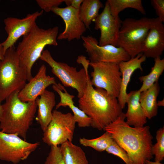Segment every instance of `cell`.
I'll return each mask as SVG.
<instances>
[{"instance_id": "31", "label": "cell", "mask_w": 164, "mask_h": 164, "mask_svg": "<svg viewBox=\"0 0 164 164\" xmlns=\"http://www.w3.org/2000/svg\"><path fill=\"white\" fill-rule=\"evenodd\" d=\"M151 5L155 9L158 18L163 23L164 22V0H151Z\"/></svg>"}, {"instance_id": "18", "label": "cell", "mask_w": 164, "mask_h": 164, "mask_svg": "<svg viewBox=\"0 0 164 164\" xmlns=\"http://www.w3.org/2000/svg\"><path fill=\"white\" fill-rule=\"evenodd\" d=\"M53 90L59 95L60 101L56 104V109L61 107H68L73 113V118L78 126L80 128L89 127L91 126V120L84 112L79 108L75 106L73 101L75 96L69 94L64 87L60 83L53 85Z\"/></svg>"}, {"instance_id": "35", "label": "cell", "mask_w": 164, "mask_h": 164, "mask_svg": "<svg viewBox=\"0 0 164 164\" xmlns=\"http://www.w3.org/2000/svg\"><path fill=\"white\" fill-rule=\"evenodd\" d=\"M157 105L158 106H163L164 105V99L161 101H159L157 102Z\"/></svg>"}, {"instance_id": "28", "label": "cell", "mask_w": 164, "mask_h": 164, "mask_svg": "<svg viewBox=\"0 0 164 164\" xmlns=\"http://www.w3.org/2000/svg\"><path fill=\"white\" fill-rule=\"evenodd\" d=\"M44 164H65L60 147L51 146Z\"/></svg>"}, {"instance_id": "19", "label": "cell", "mask_w": 164, "mask_h": 164, "mask_svg": "<svg viewBox=\"0 0 164 164\" xmlns=\"http://www.w3.org/2000/svg\"><path fill=\"white\" fill-rule=\"evenodd\" d=\"M140 92L139 90L127 93L126 103L128 109L125 113L126 122L134 127H142L147 122V117L139 101Z\"/></svg>"}, {"instance_id": "24", "label": "cell", "mask_w": 164, "mask_h": 164, "mask_svg": "<svg viewBox=\"0 0 164 164\" xmlns=\"http://www.w3.org/2000/svg\"><path fill=\"white\" fill-rule=\"evenodd\" d=\"M154 59V64L151 68V70L148 75L140 77L138 78L142 84L138 90L141 92L145 91L152 85L158 80L164 70V59L160 57Z\"/></svg>"}, {"instance_id": "11", "label": "cell", "mask_w": 164, "mask_h": 164, "mask_svg": "<svg viewBox=\"0 0 164 164\" xmlns=\"http://www.w3.org/2000/svg\"><path fill=\"white\" fill-rule=\"evenodd\" d=\"M81 38L91 62L118 63L131 58L121 48L110 44L99 45L97 39L91 36H82Z\"/></svg>"}, {"instance_id": "37", "label": "cell", "mask_w": 164, "mask_h": 164, "mask_svg": "<svg viewBox=\"0 0 164 164\" xmlns=\"http://www.w3.org/2000/svg\"></svg>"}, {"instance_id": "22", "label": "cell", "mask_w": 164, "mask_h": 164, "mask_svg": "<svg viewBox=\"0 0 164 164\" xmlns=\"http://www.w3.org/2000/svg\"><path fill=\"white\" fill-rule=\"evenodd\" d=\"M65 164H88L85 153L79 146L67 141L60 146Z\"/></svg>"}, {"instance_id": "10", "label": "cell", "mask_w": 164, "mask_h": 164, "mask_svg": "<svg viewBox=\"0 0 164 164\" xmlns=\"http://www.w3.org/2000/svg\"><path fill=\"white\" fill-rule=\"evenodd\" d=\"M39 144L28 142L17 134L0 130V159L17 164L26 159Z\"/></svg>"}, {"instance_id": "36", "label": "cell", "mask_w": 164, "mask_h": 164, "mask_svg": "<svg viewBox=\"0 0 164 164\" xmlns=\"http://www.w3.org/2000/svg\"><path fill=\"white\" fill-rule=\"evenodd\" d=\"M1 102L0 101V120L1 118L2 111V104H1Z\"/></svg>"}, {"instance_id": "2", "label": "cell", "mask_w": 164, "mask_h": 164, "mask_svg": "<svg viewBox=\"0 0 164 164\" xmlns=\"http://www.w3.org/2000/svg\"><path fill=\"white\" fill-rule=\"evenodd\" d=\"M78 103L79 108L91 118L90 126L100 131L104 130L123 112L118 98L109 95L103 89L94 88L90 76Z\"/></svg>"}, {"instance_id": "23", "label": "cell", "mask_w": 164, "mask_h": 164, "mask_svg": "<svg viewBox=\"0 0 164 164\" xmlns=\"http://www.w3.org/2000/svg\"><path fill=\"white\" fill-rule=\"evenodd\" d=\"M104 5L99 0H83L79 9L80 18L87 29L98 16L99 10Z\"/></svg>"}, {"instance_id": "15", "label": "cell", "mask_w": 164, "mask_h": 164, "mask_svg": "<svg viewBox=\"0 0 164 164\" xmlns=\"http://www.w3.org/2000/svg\"><path fill=\"white\" fill-rule=\"evenodd\" d=\"M46 67L42 64L38 72L26 83L24 87L18 93V97L24 102H33L42 95L49 86L56 85L55 78L46 74Z\"/></svg>"}, {"instance_id": "20", "label": "cell", "mask_w": 164, "mask_h": 164, "mask_svg": "<svg viewBox=\"0 0 164 164\" xmlns=\"http://www.w3.org/2000/svg\"><path fill=\"white\" fill-rule=\"evenodd\" d=\"M40 96L35 101L38 108L36 120L43 132L51 120L56 98L54 93L47 90Z\"/></svg>"}, {"instance_id": "30", "label": "cell", "mask_w": 164, "mask_h": 164, "mask_svg": "<svg viewBox=\"0 0 164 164\" xmlns=\"http://www.w3.org/2000/svg\"><path fill=\"white\" fill-rule=\"evenodd\" d=\"M64 0H36L39 6L46 12L51 11L52 9L60 5Z\"/></svg>"}, {"instance_id": "29", "label": "cell", "mask_w": 164, "mask_h": 164, "mask_svg": "<svg viewBox=\"0 0 164 164\" xmlns=\"http://www.w3.org/2000/svg\"><path fill=\"white\" fill-rule=\"evenodd\" d=\"M105 151L121 159L125 164H130L129 156L126 151L113 140L111 143Z\"/></svg>"}, {"instance_id": "5", "label": "cell", "mask_w": 164, "mask_h": 164, "mask_svg": "<svg viewBox=\"0 0 164 164\" xmlns=\"http://www.w3.org/2000/svg\"><path fill=\"white\" fill-rule=\"evenodd\" d=\"M40 58L50 67L52 73L59 79L64 87L76 89L79 98L83 95L89 76L88 68L90 62L85 56H80L77 60V62L82 64L84 67L79 71L77 70L76 67L56 61L47 50L43 51Z\"/></svg>"}, {"instance_id": "9", "label": "cell", "mask_w": 164, "mask_h": 164, "mask_svg": "<svg viewBox=\"0 0 164 164\" xmlns=\"http://www.w3.org/2000/svg\"><path fill=\"white\" fill-rule=\"evenodd\" d=\"M93 71L91 73V83L95 88L105 90L108 94L118 98L121 81V73L118 63L91 62Z\"/></svg>"}, {"instance_id": "13", "label": "cell", "mask_w": 164, "mask_h": 164, "mask_svg": "<svg viewBox=\"0 0 164 164\" xmlns=\"http://www.w3.org/2000/svg\"><path fill=\"white\" fill-rule=\"evenodd\" d=\"M122 21L119 16L115 17L112 15L107 1L103 11L94 21L95 29L101 32L99 45L110 44L116 46Z\"/></svg>"}, {"instance_id": "8", "label": "cell", "mask_w": 164, "mask_h": 164, "mask_svg": "<svg viewBox=\"0 0 164 164\" xmlns=\"http://www.w3.org/2000/svg\"><path fill=\"white\" fill-rule=\"evenodd\" d=\"M76 122L70 112L53 111L51 120L43 132L42 140L50 146H58L68 141L72 142Z\"/></svg>"}, {"instance_id": "3", "label": "cell", "mask_w": 164, "mask_h": 164, "mask_svg": "<svg viewBox=\"0 0 164 164\" xmlns=\"http://www.w3.org/2000/svg\"><path fill=\"white\" fill-rule=\"evenodd\" d=\"M19 92H16L12 94L2 104L0 130L7 133L17 134L26 140L37 106L36 101H21L18 97Z\"/></svg>"}, {"instance_id": "12", "label": "cell", "mask_w": 164, "mask_h": 164, "mask_svg": "<svg viewBox=\"0 0 164 164\" xmlns=\"http://www.w3.org/2000/svg\"><path fill=\"white\" fill-rule=\"evenodd\" d=\"M43 12V10L40 12L37 11L28 14L22 19L10 17L4 19L5 29L8 36L1 44L5 53L8 49L14 46L15 44L21 36L27 35L31 31L36 24V20Z\"/></svg>"}, {"instance_id": "25", "label": "cell", "mask_w": 164, "mask_h": 164, "mask_svg": "<svg viewBox=\"0 0 164 164\" xmlns=\"http://www.w3.org/2000/svg\"><path fill=\"white\" fill-rule=\"evenodd\" d=\"M111 14L114 17L119 16V13L127 8L135 9L143 15L145 11L141 0H108Z\"/></svg>"}, {"instance_id": "16", "label": "cell", "mask_w": 164, "mask_h": 164, "mask_svg": "<svg viewBox=\"0 0 164 164\" xmlns=\"http://www.w3.org/2000/svg\"><path fill=\"white\" fill-rule=\"evenodd\" d=\"M164 50V25L158 17L153 18L141 53L146 58L160 57Z\"/></svg>"}, {"instance_id": "21", "label": "cell", "mask_w": 164, "mask_h": 164, "mask_svg": "<svg viewBox=\"0 0 164 164\" xmlns=\"http://www.w3.org/2000/svg\"><path fill=\"white\" fill-rule=\"evenodd\" d=\"M160 87L158 81L140 93L139 101L147 118L151 119L158 114L157 97Z\"/></svg>"}, {"instance_id": "4", "label": "cell", "mask_w": 164, "mask_h": 164, "mask_svg": "<svg viewBox=\"0 0 164 164\" xmlns=\"http://www.w3.org/2000/svg\"><path fill=\"white\" fill-rule=\"evenodd\" d=\"M58 32L59 27L57 26L45 29L39 28L36 23L31 31L23 36L22 41L18 44L16 50L19 55V64L24 71L28 81L33 77L32 67L40 58L45 47L58 45Z\"/></svg>"}, {"instance_id": "14", "label": "cell", "mask_w": 164, "mask_h": 164, "mask_svg": "<svg viewBox=\"0 0 164 164\" xmlns=\"http://www.w3.org/2000/svg\"><path fill=\"white\" fill-rule=\"evenodd\" d=\"M51 11L61 17L65 24L64 31L58 36L57 39H67L68 41L79 39L86 31V27L80 16L79 9L70 6L57 7L53 8Z\"/></svg>"}, {"instance_id": "33", "label": "cell", "mask_w": 164, "mask_h": 164, "mask_svg": "<svg viewBox=\"0 0 164 164\" xmlns=\"http://www.w3.org/2000/svg\"><path fill=\"white\" fill-rule=\"evenodd\" d=\"M5 53L3 47L1 44L0 43V60L3 59Z\"/></svg>"}, {"instance_id": "1", "label": "cell", "mask_w": 164, "mask_h": 164, "mask_svg": "<svg viewBox=\"0 0 164 164\" xmlns=\"http://www.w3.org/2000/svg\"><path fill=\"white\" fill-rule=\"evenodd\" d=\"M123 112L104 130L109 133L127 153L130 164H146L153 158L152 152L153 137L149 126L132 127L125 121Z\"/></svg>"}, {"instance_id": "32", "label": "cell", "mask_w": 164, "mask_h": 164, "mask_svg": "<svg viewBox=\"0 0 164 164\" xmlns=\"http://www.w3.org/2000/svg\"><path fill=\"white\" fill-rule=\"evenodd\" d=\"M83 0H64V2L67 6H70L77 9H79Z\"/></svg>"}, {"instance_id": "7", "label": "cell", "mask_w": 164, "mask_h": 164, "mask_svg": "<svg viewBox=\"0 0 164 164\" xmlns=\"http://www.w3.org/2000/svg\"><path fill=\"white\" fill-rule=\"evenodd\" d=\"M153 18L136 19L128 18L122 21L116 46L122 48L131 58L141 53Z\"/></svg>"}, {"instance_id": "17", "label": "cell", "mask_w": 164, "mask_h": 164, "mask_svg": "<svg viewBox=\"0 0 164 164\" xmlns=\"http://www.w3.org/2000/svg\"><path fill=\"white\" fill-rule=\"evenodd\" d=\"M146 58L142 53H140L135 57L131 58L127 61H122L118 63L121 73V81L118 99L122 109L124 108L126 104L127 90L131 76L136 70L139 69L141 71H143L142 64L146 60Z\"/></svg>"}, {"instance_id": "34", "label": "cell", "mask_w": 164, "mask_h": 164, "mask_svg": "<svg viewBox=\"0 0 164 164\" xmlns=\"http://www.w3.org/2000/svg\"><path fill=\"white\" fill-rule=\"evenodd\" d=\"M146 164H164L161 163V162L154 161L152 162L150 160H147L146 162Z\"/></svg>"}, {"instance_id": "26", "label": "cell", "mask_w": 164, "mask_h": 164, "mask_svg": "<svg viewBox=\"0 0 164 164\" xmlns=\"http://www.w3.org/2000/svg\"><path fill=\"white\" fill-rule=\"evenodd\" d=\"M113 139L111 134L106 132L102 135L97 138L88 139L80 138L79 142L85 147H91L99 152L105 151L111 143Z\"/></svg>"}, {"instance_id": "27", "label": "cell", "mask_w": 164, "mask_h": 164, "mask_svg": "<svg viewBox=\"0 0 164 164\" xmlns=\"http://www.w3.org/2000/svg\"><path fill=\"white\" fill-rule=\"evenodd\" d=\"M156 143L152 145V152L155 156V161L162 162L164 158V127L159 129L156 135Z\"/></svg>"}, {"instance_id": "6", "label": "cell", "mask_w": 164, "mask_h": 164, "mask_svg": "<svg viewBox=\"0 0 164 164\" xmlns=\"http://www.w3.org/2000/svg\"><path fill=\"white\" fill-rule=\"evenodd\" d=\"M26 74L20 65L18 54L14 46L5 52L0 60V101L12 93L19 92L26 84Z\"/></svg>"}]
</instances>
